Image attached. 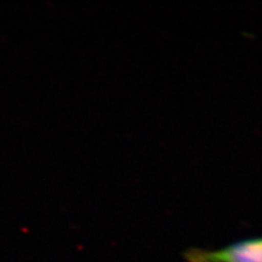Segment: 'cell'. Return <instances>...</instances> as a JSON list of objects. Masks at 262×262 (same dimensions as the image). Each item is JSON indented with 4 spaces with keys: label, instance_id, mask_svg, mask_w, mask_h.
<instances>
[{
    "label": "cell",
    "instance_id": "cell-1",
    "mask_svg": "<svg viewBox=\"0 0 262 262\" xmlns=\"http://www.w3.org/2000/svg\"><path fill=\"white\" fill-rule=\"evenodd\" d=\"M185 257L188 262H262V237L242 241L217 250L191 249Z\"/></svg>",
    "mask_w": 262,
    "mask_h": 262
}]
</instances>
